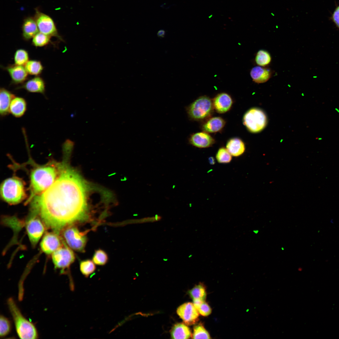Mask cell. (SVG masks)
Wrapping results in <instances>:
<instances>
[{
  "mask_svg": "<svg viewBox=\"0 0 339 339\" xmlns=\"http://www.w3.org/2000/svg\"><path fill=\"white\" fill-rule=\"evenodd\" d=\"M177 313L188 325H193L198 320L199 313L193 303L187 302L182 304L178 308Z\"/></svg>",
  "mask_w": 339,
  "mask_h": 339,
  "instance_id": "obj_12",
  "label": "cell"
},
{
  "mask_svg": "<svg viewBox=\"0 0 339 339\" xmlns=\"http://www.w3.org/2000/svg\"><path fill=\"white\" fill-rule=\"evenodd\" d=\"M322 139V138H321V137H319V138H318V140H321Z\"/></svg>",
  "mask_w": 339,
  "mask_h": 339,
  "instance_id": "obj_38",
  "label": "cell"
},
{
  "mask_svg": "<svg viewBox=\"0 0 339 339\" xmlns=\"http://www.w3.org/2000/svg\"><path fill=\"white\" fill-rule=\"evenodd\" d=\"M250 75L254 82L257 83H262L269 79L272 73L268 69L261 66H256L251 69Z\"/></svg>",
  "mask_w": 339,
  "mask_h": 339,
  "instance_id": "obj_20",
  "label": "cell"
},
{
  "mask_svg": "<svg viewBox=\"0 0 339 339\" xmlns=\"http://www.w3.org/2000/svg\"><path fill=\"white\" fill-rule=\"evenodd\" d=\"M232 156L227 148L222 147L219 148L217 152L216 158L219 163L226 164L231 162L232 159Z\"/></svg>",
  "mask_w": 339,
  "mask_h": 339,
  "instance_id": "obj_31",
  "label": "cell"
},
{
  "mask_svg": "<svg viewBox=\"0 0 339 339\" xmlns=\"http://www.w3.org/2000/svg\"><path fill=\"white\" fill-rule=\"evenodd\" d=\"M64 242L60 234L54 231L46 232L40 242V248L43 252L49 255L62 246Z\"/></svg>",
  "mask_w": 339,
  "mask_h": 339,
  "instance_id": "obj_11",
  "label": "cell"
},
{
  "mask_svg": "<svg viewBox=\"0 0 339 339\" xmlns=\"http://www.w3.org/2000/svg\"><path fill=\"white\" fill-rule=\"evenodd\" d=\"M165 34V31L164 30H159L157 33V35L158 37L164 38Z\"/></svg>",
  "mask_w": 339,
  "mask_h": 339,
  "instance_id": "obj_36",
  "label": "cell"
},
{
  "mask_svg": "<svg viewBox=\"0 0 339 339\" xmlns=\"http://www.w3.org/2000/svg\"><path fill=\"white\" fill-rule=\"evenodd\" d=\"M12 328L10 320L6 317L1 315L0 317V336L3 337L10 332Z\"/></svg>",
  "mask_w": 339,
  "mask_h": 339,
  "instance_id": "obj_32",
  "label": "cell"
},
{
  "mask_svg": "<svg viewBox=\"0 0 339 339\" xmlns=\"http://www.w3.org/2000/svg\"><path fill=\"white\" fill-rule=\"evenodd\" d=\"M22 30L23 38L25 40L32 39L39 32L34 18L31 17H27L24 20Z\"/></svg>",
  "mask_w": 339,
  "mask_h": 339,
  "instance_id": "obj_18",
  "label": "cell"
},
{
  "mask_svg": "<svg viewBox=\"0 0 339 339\" xmlns=\"http://www.w3.org/2000/svg\"><path fill=\"white\" fill-rule=\"evenodd\" d=\"M87 231L81 232L74 224L68 225L61 231L60 235L68 246L77 252L83 253L88 241Z\"/></svg>",
  "mask_w": 339,
  "mask_h": 339,
  "instance_id": "obj_5",
  "label": "cell"
},
{
  "mask_svg": "<svg viewBox=\"0 0 339 339\" xmlns=\"http://www.w3.org/2000/svg\"><path fill=\"white\" fill-rule=\"evenodd\" d=\"M213 108L219 113H223L229 111L232 105L233 100L228 94L222 93L218 94L213 101Z\"/></svg>",
  "mask_w": 339,
  "mask_h": 339,
  "instance_id": "obj_16",
  "label": "cell"
},
{
  "mask_svg": "<svg viewBox=\"0 0 339 339\" xmlns=\"http://www.w3.org/2000/svg\"><path fill=\"white\" fill-rule=\"evenodd\" d=\"M271 57L270 54L266 51L260 50L257 52L255 57V61L258 65L265 67L271 62Z\"/></svg>",
  "mask_w": 339,
  "mask_h": 339,
  "instance_id": "obj_28",
  "label": "cell"
},
{
  "mask_svg": "<svg viewBox=\"0 0 339 339\" xmlns=\"http://www.w3.org/2000/svg\"><path fill=\"white\" fill-rule=\"evenodd\" d=\"M79 267L81 273L86 277H88L96 269L94 263L93 261L89 259L81 261Z\"/></svg>",
  "mask_w": 339,
  "mask_h": 339,
  "instance_id": "obj_26",
  "label": "cell"
},
{
  "mask_svg": "<svg viewBox=\"0 0 339 339\" xmlns=\"http://www.w3.org/2000/svg\"><path fill=\"white\" fill-rule=\"evenodd\" d=\"M108 260V255L105 251L101 249L95 251L92 258V261L95 264L103 266L107 263Z\"/></svg>",
  "mask_w": 339,
  "mask_h": 339,
  "instance_id": "obj_30",
  "label": "cell"
},
{
  "mask_svg": "<svg viewBox=\"0 0 339 339\" xmlns=\"http://www.w3.org/2000/svg\"><path fill=\"white\" fill-rule=\"evenodd\" d=\"M34 19L39 32L51 37H55L60 40L64 41L59 34L55 24L50 17L36 10Z\"/></svg>",
  "mask_w": 339,
  "mask_h": 339,
  "instance_id": "obj_10",
  "label": "cell"
},
{
  "mask_svg": "<svg viewBox=\"0 0 339 339\" xmlns=\"http://www.w3.org/2000/svg\"><path fill=\"white\" fill-rule=\"evenodd\" d=\"M4 68L8 73L12 83H23L27 79L28 73L24 66L14 64L9 65Z\"/></svg>",
  "mask_w": 339,
  "mask_h": 339,
  "instance_id": "obj_14",
  "label": "cell"
},
{
  "mask_svg": "<svg viewBox=\"0 0 339 339\" xmlns=\"http://www.w3.org/2000/svg\"><path fill=\"white\" fill-rule=\"evenodd\" d=\"M171 335L173 339H188L191 336L189 328L182 323L175 324L172 327Z\"/></svg>",
  "mask_w": 339,
  "mask_h": 339,
  "instance_id": "obj_23",
  "label": "cell"
},
{
  "mask_svg": "<svg viewBox=\"0 0 339 339\" xmlns=\"http://www.w3.org/2000/svg\"><path fill=\"white\" fill-rule=\"evenodd\" d=\"M3 199L11 205L18 204L26 197L25 184L20 178L13 177L3 182L0 188Z\"/></svg>",
  "mask_w": 339,
  "mask_h": 339,
  "instance_id": "obj_4",
  "label": "cell"
},
{
  "mask_svg": "<svg viewBox=\"0 0 339 339\" xmlns=\"http://www.w3.org/2000/svg\"><path fill=\"white\" fill-rule=\"evenodd\" d=\"M335 110H336V111L337 112L339 113V110H338L337 108H335Z\"/></svg>",
  "mask_w": 339,
  "mask_h": 339,
  "instance_id": "obj_37",
  "label": "cell"
},
{
  "mask_svg": "<svg viewBox=\"0 0 339 339\" xmlns=\"http://www.w3.org/2000/svg\"><path fill=\"white\" fill-rule=\"evenodd\" d=\"M15 96L14 94L5 88H0V114L1 117H5L10 113L11 102Z\"/></svg>",
  "mask_w": 339,
  "mask_h": 339,
  "instance_id": "obj_17",
  "label": "cell"
},
{
  "mask_svg": "<svg viewBox=\"0 0 339 339\" xmlns=\"http://www.w3.org/2000/svg\"><path fill=\"white\" fill-rule=\"evenodd\" d=\"M266 121V117L264 112L256 108L248 110L243 118L244 125L249 131L254 133L262 130L265 126Z\"/></svg>",
  "mask_w": 339,
  "mask_h": 339,
  "instance_id": "obj_9",
  "label": "cell"
},
{
  "mask_svg": "<svg viewBox=\"0 0 339 339\" xmlns=\"http://www.w3.org/2000/svg\"><path fill=\"white\" fill-rule=\"evenodd\" d=\"M45 88L44 80L38 76L24 82L21 86L16 88V89H24L30 93H40L45 95Z\"/></svg>",
  "mask_w": 339,
  "mask_h": 339,
  "instance_id": "obj_13",
  "label": "cell"
},
{
  "mask_svg": "<svg viewBox=\"0 0 339 339\" xmlns=\"http://www.w3.org/2000/svg\"><path fill=\"white\" fill-rule=\"evenodd\" d=\"M24 66L28 74L35 76L41 74L44 69L41 62L37 60H29Z\"/></svg>",
  "mask_w": 339,
  "mask_h": 339,
  "instance_id": "obj_24",
  "label": "cell"
},
{
  "mask_svg": "<svg viewBox=\"0 0 339 339\" xmlns=\"http://www.w3.org/2000/svg\"><path fill=\"white\" fill-rule=\"evenodd\" d=\"M63 157L54 182L35 196L31 211L40 218L46 229L60 234L65 227L83 222L90 217V193L95 188L71 167Z\"/></svg>",
  "mask_w": 339,
  "mask_h": 339,
  "instance_id": "obj_1",
  "label": "cell"
},
{
  "mask_svg": "<svg viewBox=\"0 0 339 339\" xmlns=\"http://www.w3.org/2000/svg\"><path fill=\"white\" fill-rule=\"evenodd\" d=\"M29 60V53L26 50L19 49L16 51L14 55V64L24 66Z\"/></svg>",
  "mask_w": 339,
  "mask_h": 339,
  "instance_id": "obj_25",
  "label": "cell"
},
{
  "mask_svg": "<svg viewBox=\"0 0 339 339\" xmlns=\"http://www.w3.org/2000/svg\"><path fill=\"white\" fill-rule=\"evenodd\" d=\"M51 38V37L39 32L33 38L32 43L36 47L44 46L50 42Z\"/></svg>",
  "mask_w": 339,
  "mask_h": 339,
  "instance_id": "obj_29",
  "label": "cell"
},
{
  "mask_svg": "<svg viewBox=\"0 0 339 339\" xmlns=\"http://www.w3.org/2000/svg\"><path fill=\"white\" fill-rule=\"evenodd\" d=\"M189 143L196 147L203 148L211 146L215 143V140L206 132L193 133L188 139Z\"/></svg>",
  "mask_w": 339,
  "mask_h": 339,
  "instance_id": "obj_15",
  "label": "cell"
},
{
  "mask_svg": "<svg viewBox=\"0 0 339 339\" xmlns=\"http://www.w3.org/2000/svg\"><path fill=\"white\" fill-rule=\"evenodd\" d=\"M7 304L12 316L16 332L21 339H37L38 335L34 325L22 315L13 299H8Z\"/></svg>",
  "mask_w": 339,
  "mask_h": 339,
  "instance_id": "obj_3",
  "label": "cell"
},
{
  "mask_svg": "<svg viewBox=\"0 0 339 339\" xmlns=\"http://www.w3.org/2000/svg\"><path fill=\"white\" fill-rule=\"evenodd\" d=\"M191 298L193 299H199L205 301L206 292L204 286L202 284L196 286L189 292Z\"/></svg>",
  "mask_w": 339,
  "mask_h": 339,
  "instance_id": "obj_27",
  "label": "cell"
},
{
  "mask_svg": "<svg viewBox=\"0 0 339 339\" xmlns=\"http://www.w3.org/2000/svg\"><path fill=\"white\" fill-rule=\"evenodd\" d=\"M59 171L58 163L38 166L33 169L30 175L31 194L26 203L48 188L56 180Z\"/></svg>",
  "mask_w": 339,
  "mask_h": 339,
  "instance_id": "obj_2",
  "label": "cell"
},
{
  "mask_svg": "<svg viewBox=\"0 0 339 339\" xmlns=\"http://www.w3.org/2000/svg\"><path fill=\"white\" fill-rule=\"evenodd\" d=\"M27 108V102L24 98L15 96L11 102L9 113L14 117L19 118L24 115Z\"/></svg>",
  "mask_w": 339,
  "mask_h": 339,
  "instance_id": "obj_19",
  "label": "cell"
},
{
  "mask_svg": "<svg viewBox=\"0 0 339 339\" xmlns=\"http://www.w3.org/2000/svg\"><path fill=\"white\" fill-rule=\"evenodd\" d=\"M226 148L232 156L238 157L242 155L245 150L243 142L238 138H233L227 142Z\"/></svg>",
  "mask_w": 339,
  "mask_h": 339,
  "instance_id": "obj_22",
  "label": "cell"
},
{
  "mask_svg": "<svg viewBox=\"0 0 339 339\" xmlns=\"http://www.w3.org/2000/svg\"><path fill=\"white\" fill-rule=\"evenodd\" d=\"M225 121L219 117H215L209 119L202 126V130L205 132L214 133L220 131L224 126Z\"/></svg>",
  "mask_w": 339,
  "mask_h": 339,
  "instance_id": "obj_21",
  "label": "cell"
},
{
  "mask_svg": "<svg viewBox=\"0 0 339 339\" xmlns=\"http://www.w3.org/2000/svg\"><path fill=\"white\" fill-rule=\"evenodd\" d=\"M192 338L210 339V336L207 331L201 324H199L194 328Z\"/></svg>",
  "mask_w": 339,
  "mask_h": 339,
  "instance_id": "obj_33",
  "label": "cell"
},
{
  "mask_svg": "<svg viewBox=\"0 0 339 339\" xmlns=\"http://www.w3.org/2000/svg\"><path fill=\"white\" fill-rule=\"evenodd\" d=\"M200 314L203 316H207L211 313L210 306L205 301L202 302L196 308Z\"/></svg>",
  "mask_w": 339,
  "mask_h": 339,
  "instance_id": "obj_34",
  "label": "cell"
},
{
  "mask_svg": "<svg viewBox=\"0 0 339 339\" xmlns=\"http://www.w3.org/2000/svg\"><path fill=\"white\" fill-rule=\"evenodd\" d=\"M51 257L55 269L60 270L62 274L69 273L70 266L75 259L74 252L65 241L62 246L52 253Z\"/></svg>",
  "mask_w": 339,
  "mask_h": 339,
  "instance_id": "obj_6",
  "label": "cell"
},
{
  "mask_svg": "<svg viewBox=\"0 0 339 339\" xmlns=\"http://www.w3.org/2000/svg\"><path fill=\"white\" fill-rule=\"evenodd\" d=\"M213 107V101L207 96L197 98L186 108L189 117L191 120H200L208 117L211 114Z\"/></svg>",
  "mask_w": 339,
  "mask_h": 339,
  "instance_id": "obj_7",
  "label": "cell"
},
{
  "mask_svg": "<svg viewBox=\"0 0 339 339\" xmlns=\"http://www.w3.org/2000/svg\"><path fill=\"white\" fill-rule=\"evenodd\" d=\"M334 21L339 28V6L336 9L333 15Z\"/></svg>",
  "mask_w": 339,
  "mask_h": 339,
  "instance_id": "obj_35",
  "label": "cell"
},
{
  "mask_svg": "<svg viewBox=\"0 0 339 339\" xmlns=\"http://www.w3.org/2000/svg\"><path fill=\"white\" fill-rule=\"evenodd\" d=\"M30 213L25 223L30 243L35 247L46 228L38 215L31 212Z\"/></svg>",
  "mask_w": 339,
  "mask_h": 339,
  "instance_id": "obj_8",
  "label": "cell"
}]
</instances>
